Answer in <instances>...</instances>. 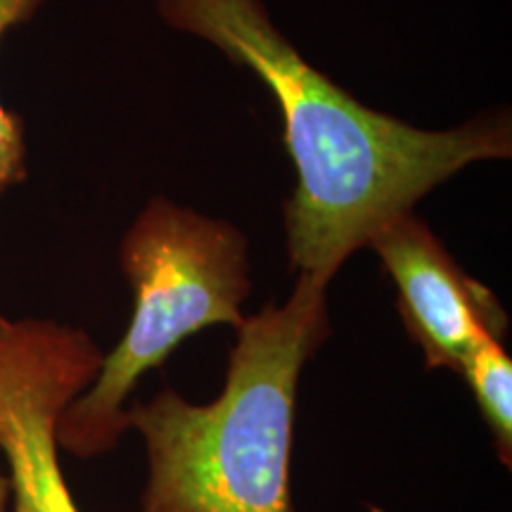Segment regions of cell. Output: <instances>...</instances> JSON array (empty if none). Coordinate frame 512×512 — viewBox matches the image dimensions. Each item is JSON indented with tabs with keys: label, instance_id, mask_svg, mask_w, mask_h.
Wrapping results in <instances>:
<instances>
[{
	"label": "cell",
	"instance_id": "obj_8",
	"mask_svg": "<svg viewBox=\"0 0 512 512\" xmlns=\"http://www.w3.org/2000/svg\"><path fill=\"white\" fill-rule=\"evenodd\" d=\"M0 512H12V489L8 472L0 467Z\"/></svg>",
	"mask_w": 512,
	"mask_h": 512
},
{
	"label": "cell",
	"instance_id": "obj_3",
	"mask_svg": "<svg viewBox=\"0 0 512 512\" xmlns=\"http://www.w3.org/2000/svg\"><path fill=\"white\" fill-rule=\"evenodd\" d=\"M119 264L133 290L131 323L57 422V446L79 460L112 453L143 375L211 325L238 328L252 292L245 233L166 197H152L126 230Z\"/></svg>",
	"mask_w": 512,
	"mask_h": 512
},
{
	"label": "cell",
	"instance_id": "obj_7",
	"mask_svg": "<svg viewBox=\"0 0 512 512\" xmlns=\"http://www.w3.org/2000/svg\"><path fill=\"white\" fill-rule=\"evenodd\" d=\"M48 0H0V38L12 27L27 24ZM27 169V131L24 119L0 102V195L24 183Z\"/></svg>",
	"mask_w": 512,
	"mask_h": 512
},
{
	"label": "cell",
	"instance_id": "obj_2",
	"mask_svg": "<svg viewBox=\"0 0 512 512\" xmlns=\"http://www.w3.org/2000/svg\"><path fill=\"white\" fill-rule=\"evenodd\" d=\"M328 285L299 273L283 304L245 316L214 401L162 389L128 403L126 427L147 456L136 512H294L297 392L330 337Z\"/></svg>",
	"mask_w": 512,
	"mask_h": 512
},
{
	"label": "cell",
	"instance_id": "obj_1",
	"mask_svg": "<svg viewBox=\"0 0 512 512\" xmlns=\"http://www.w3.org/2000/svg\"><path fill=\"white\" fill-rule=\"evenodd\" d=\"M159 17L202 38L268 86L297 185L285 204L297 273L332 283L351 254L465 166L512 155L508 112L422 131L363 107L313 69L261 0H155Z\"/></svg>",
	"mask_w": 512,
	"mask_h": 512
},
{
	"label": "cell",
	"instance_id": "obj_5",
	"mask_svg": "<svg viewBox=\"0 0 512 512\" xmlns=\"http://www.w3.org/2000/svg\"><path fill=\"white\" fill-rule=\"evenodd\" d=\"M368 247L394 280L403 328L427 368L460 375L484 337L505 339L508 313L496 294L465 273L413 211L384 226Z\"/></svg>",
	"mask_w": 512,
	"mask_h": 512
},
{
	"label": "cell",
	"instance_id": "obj_6",
	"mask_svg": "<svg viewBox=\"0 0 512 512\" xmlns=\"http://www.w3.org/2000/svg\"><path fill=\"white\" fill-rule=\"evenodd\" d=\"M465 377L482 418L494 439L498 460L512 465V358L505 339L484 337L465 358Z\"/></svg>",
	"mask_w": 512,
	"mask_h": 512
},
{
	"label": "cell",
	"instance_id": "obj_4",
	"mask_svg": "<svg viewBox=\"0 0 512 512\" xmlns=\"http://www.w3.org/2000/svg\"><path fill=\"white\" fill-rule=\"evenodd\" d=\"M102 356L74 325L0 316V453L12 512H81L62 475L57 422L98 375Z\"/></svg>",
	"mask_w": 512,
	"mask_h": 512
}]
</instances>
